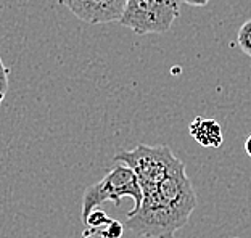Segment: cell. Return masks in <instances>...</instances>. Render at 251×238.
<instances>
[{"label": "cell", "mask_w": 251, "mask_h": 238, "mask_svg": "<svg viewBox=\"0 0 251 238\" xmlns=\"http://www.w3.org/2000/svg\"><path fill=\"white\" fill-rule=\"evenodd\" d=\"M237 42L243 52L251 58V20L245 21L240 29H238Z\"/></svg>", "instance_id": "cell-7"}, {"label": "cell", "mask_w": 251, "mask_h": 238, "mask_svg": "<svg viewBox=\"0 0 251 238\" xmlns=\"http://www.w3.org/2000/svg\"><path fill=\"white\" fill-rule=\"evenodd\" d=\"M197 206V195L185 164L171 172L155 187L142 190L140 208L127 217L126 227L148 238H174L188 222Z\"/></svg>", "instance_id": "cell-1"}, {"label": "cell", "mask_w": 251, "mask_h": 238, "mask_svg": "<svg viewBox=\"0 0 251 238\" xmlns=\"http://www.w3.org/2000/svg\"><path fill=\"white\" fill-rule=\"evenodd\" d=\"M188 134L203 148H219L224 142L221 124L216 119L197 116L188 126Z\"/></svg>", "instance_id": "cell-6"}, {"label": "cell", "mask_w": 251, "mask_h": 238, "mask_svg": "<svg viewBox=\"0 0 251 238\" xmlns=\"http://www.w3.org/2000/svg\"><path fill=\"white\" fill-rule=\"evenodd\" d=\"M115 161L132 169L142 190L155 187L184 164L168 145L145 143H139L129 151L118 153Z\"/></svg>", "instance_id": "cell-2"}, {"label": "cell", "mask_w": 251, "mask_h": 238, "mask_svg": "<svg viewBox=\"0 0 251 238\" xmlns=\"http://www.w3.org/2000/svg\"><path fill=\"white\" fill-rule=\"evenodd\" d=\"M3 98H5V97H3V95H2V94H0V105H2V101H3Z\"/></svg>", "instance_id": "cell-13"}, {"label": "cell", "mask_w": 251, "mask_h": 238, "mask_svg": "<svg viewBox=\"0 0 251 238\" xmlns=\"http://www.w3.org/2000/svg\"><path fill=\"white\" fill-rule=\"evenodd\" d=\"M124 196L134 200V208L127 213V217L134 216L139 211L142 203V189L137 180V175L130 167L119 163L108 172L100 182L89 185L82 198V220L105 201H113L116 206L121 205Z\"/></svg>", "instance_id": "cell-3"}, {"label": "cell", "mask_w": 251, "mask_h": 238, "mask_svg": "<svg viewBox=\"0 0 251 238\" xmlns=\"http://www.w3.org/2000/svg\"><path fill=\"white\" fill-rule=\"evenodd\" d=\"M180 15V0H127L123 26L135 34H164Z\"/></svg>", "instance_id": "cell-4"}, {"label": "cell", "mask_w": 251, "mask_h": 238, "mask_svg": "<svg viewBox=\"0 0 251 238\" xmlns=\"http://www.w3.org/2000/svg\"><path fill=\"white\" fill-rule=\"evenodd\" d=\"M233 238H238V237H233Z\"/></svg>", "instance_id": "cell-14"}, {"label": "cell", "mask_w": 251, "mask_h": 238, "mask_svg": "<svg viewBox=\"0 0 251 238\" xmlns=\"http://www.w3.org/2000/svg\"><path fill=\"white\" fill-rule=\"evenodd\" d=\"M8 76H10V70L3 65L2 58H0V94L3 97L8 92Z\"/></svg>", "instance_id": "cell-9"}, {"label": "cell", "mask_w": 251, "mask_h": 238, "mask_svg": "<svg viewBox=\"0 0 251 238\" xmlns=\"http://www.w3.org/2000/svg\"><path fill=\"white\" fill-rule=\"evenodd\" d=\"M74 16L89 24L119 21L127 0H60Z\"/></svg>", "instance_id": "cell-5"}, {"label": "cell", "mask_w": 251, "mask_h": 238, "mask_svg": "<svg viewBox=\"0 0 251 238\" xmlns=\"http://www.w3.org/2000/svg\"><path fill=\"white\" fill-rule=\"evenodd\" d=\"M123 234V225L118 220H110L108 222V229L103 232L105 238H119Z\"/></svg>", "instance_id": "cell-10"}, {"label": "cell", "mask_w": 251, "mask_h": 238, "mask_svg": "<svg viewBox=\"0 0 251 238\" xmlns=\"http://www.w3.org/2000/svg\"><path fill=\"white\" fill-rule=\"evenodd\" d=\"M245 151H247V155L251 158V135L247 139V142H245Z\"/></svg>", "instance_id": "cell-12"}, {"label": "cell", "mask_w": 251, "mask_h": 238, "mask_svg": "<svg viewBox=\"0 0 251 238\" xmlns=\"http://www.w3.org/2000/svg\"><path fill=\"white\" fill-rule=\"evenodd\" d=\"M182 2L192 5V7H204V5H208L209 0H182Z\"/></svg>", "instance_id": "cell-11"}, {"label": "cell", "mask_w": 251, "mask_h": 238, "mask_svg": "<svg viewBox=\"0 0 251 238\" xmlns=\"http://www.w3.org/2000/svg\"><path fill=\"white\" fill-rule=\"evenodd\" d=\"M108 222H110V219L106 217V214L101 211V209H94V211L84 219V224L90 225V227H99V225L108 224Z\"/></svg>", "instance_id": "cell-8"}]
</instances>
